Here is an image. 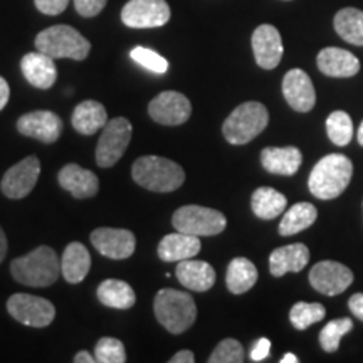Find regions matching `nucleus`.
<instances>
[{
    "mask_svg": "<svg viewBox=\"0 0 363 363\" xmlns=\"http://www.w3.org/2000/svg\"><path fill=\"white\" fill-rule=\"evenodd\" d=\"M7 311L13 320L30 328H45L56 316V308L51 301L27 293L12 294L7 299Z\"/></svg>",
    "mask_w": 363,
    "mask_h": 363,
    "instance_id": "1a4fd4ad",
    "label": "nucleus"
},
{
    "mask_svg": "<svg viewBox=\"0 0 363 363\" xmlns=\"http://www.w3.org/2000/svg\"><path fill=\"white\" fill-rule=\"evenodd\" d=\"M177 279L184 288L192 291H208L216 284V271L208 262L197 259H184L177 266Z\"/></svg>",
    "mask_w": 363,
    "mask_h": 363,
    "instance_id": "4be33fe9",
    "label": "nucleus"
},
{
    "mask_svg": "<svg viewBox=\"0 0 363 363\" xmlns=\"http://www.w3.org/2000/svg\"><path fill=\"white\" fill-rule=\"evenodd\" d=\"M148 115L163 126H180L187 123L192 115V104L179 91H163L150 101Z\"/></svg>",
    "mask_w": 363,
    "mask_h": 363,
    "instance_id": "9b49d317",
    "label": "nucleus"
},
{
    "mask_svg": "<svg viewBox=\"0 0 363 363\" xmlns=\"http://www.w3.org/2000/svg\"><path fill=\"white\" fill-rule=\"evenodd\" d=\"M57 182L74 199H91L99 190L98 177L76 163H67L62 167L57 174Z\"/></svg>",
    "mask_w": 363,
    "mask_h": 363,
    "instance_id": "6ab92c4d",
    "label": "nucleus"
},
{
    "mask_svg": "<svg viewBox=\"0 0 363 363\" xmlns=\"http://www.w3.org/2000/svg\"><path fill=\"white\" fill-rule=\"evenodd\" d=\"M299 358L296 355H293V353H286V355L281 358L279 363H298Z\"/></svg>",
    "mask_w": 363,
    "mask_h": 363,
    "instance_id": "49530a36",
    "label": "nucleus"
},
{
    "mask_svg": "<svg viewBox=\"0 0 363 363\" xmlns=\"http://www.w3.org/2000/svg\"><path fill=\"white\" fill-rule=\"evenodd\" d=\"M269 123V113L262 103L246 101L239 104L227 116L222 125L224 138L230 145H246L266 130Z\"/></svg>",
    "mask_w": 363,
    "mask_h": 363,
    "instance_id": "423d86ee",
    "label": "nucleus"
},
{
    "mask_svg": "<svg viewBox=\"0 0 363 363\" xmlns=\"http://www.w3.org/2000/svg\"><path fill=\"white\" fill-rule=\"evenodd\" d=\"M34 4L38 11L45 16H59L66 11L69 0H34Z\"/></svg>",
    "mask_w": 363,
    "mask_h": 363,
    "instance_id": "58836bf2",
    "label": "nucleus"
},
{
    "mask_svg": "<svg viewBox=\"0 0 363 363\" xmlns=\"http://www.w3.org/2000/svg\"><path fill=\"white\" fill-rule=\"evenodd\" d=\"M353 175V163L347 155L342 153H331L321 158L313 167L308 187L316 199L330 201L337 199L348 187Z\"/></svg>",
    "mask_w": 363,
    "mask_h": 363,
    "instance_id": "f03ea898",
    "label": "nucleus"
},
{
    "mask_svg": "<svg viewBox=\"0 0 363 363\" xmlns=\"http://www.w3.org/2000/svg\"><path fill=\"white\" fill-rule=\"evenodd\" d=\"M106 2L108 0H74V7L81 17H96Z\"/></svg>",
    "mask_w": 363,
    "mask_h": 363,
    "instance_id": "4c0bfd02",
    "label": "nucleus"
},
{
    "mask_svg": "<svg viewBox=\"0 0 363 363\" xmlns=\"http://www.w3.org/2000/svg\"><path fill=\"white\" fill-rule=\"evenodd\" d=\"M11 272L17 283L30 288H45L61 276V259L49 246H39L11 262Z\"/></svg>",
    "mask_w": 363,
    "mask_h": 363,
    "instance_id": "f257e3e1",
    "label": "nucleus"
},
{
    "mask_svg": "<svg viewBox=\"0 0 363 363\" xmlns=\"http://www.w3.org/2000/svg\"><path fill=\"white\" fill-rule=\"evenodd\" d=\"M318 217L316 207L310 202H299L294 203L291 208L286 211L279 224V234L283 238H289V235H294L301 230L308 229L315 224Z\"/></svg>",
    "mask_w": 363,
    "mask_h": 363,
    "instance_id": "c756f323",
    "label": "nucleus"
},
{
    "mask_svg": "<svg viewBox=\"0 0 363 363\" xmlns=\"http://www.w3.org/2000/svg\"><path fill=\"white\" fill-rule=\"evenodd\" d=\"M133 126L126 118H113L103 126V133L99 136L96 147V163L101 169H111L125 155L126 148L131 142Z\"/></svg>",
    "mask_w": 363,
    "mask_h": 363,
    "instance_id": "6e6552de",
    "label": "nucleus"
},
{
    "mask_svg": "<svg viewBox=\"0 0 363 363\" xmlns=\"http://www.w3.org/2000/svg\"><path fill=\"white\" fill-rule=\"evenodd\" d=\"M283 94L289 106L298 113H308L316 104V91L310 76L303 69L286 72L283 79Z\"/></svg>",
    "mask_w": 363,
    "mask_h": 363,
    "instance_id": "f3484780",
    "label": "nucleus"
},
{
    "mask_svg": "<svg viewBox=\"0 0 363 363\" xmlns=\"http://www.w3.org/2000/svg\"><path fill=\"white\" fill-rule=\"evenodd\" d=\"M40 174V162L38 157H26L12 165L0 182V190L9 199H24L33 192Z\"/></svg>",
    "mask_w": 363,
    "mask_h": 363,
    "instance_id": "f8f14e48",
    "label": "nucleus"
},
{
    "mask_svg": "<svg viewBox=\"0 0 363 363\" xmlns=\"http://www.w3.org/2000/svg\"><path fill=\"white\" fill-rule=\"evenodd\" d=\"M35 49L52 59L84 61L89 56L91 44L74 27L59 24L40 30L35 38Z\"/></svg>",
    "mask_w": 363,
    "mask_h": 363,
    "instance_id": "39448f33",
    "label": "nucleus"
},
{
    "mask_svg": "<svg viewBox=\"0 0 363 363\" xmlns=\"http://www.w3.org/2000/svg\"><path fill=\"white\" fill-rule=\"evenodd\" d=\"M131 177L140 187L152 192H175L185 182V172L179 163L158 155L140 157L131 167Z\"/></svg>",
    "mask_w": 363,
    "mask_h": 363,
    "instance_id": "7ed1b4c3",
    "label": "nucleus"
},
{
    "mask_svg": "<svg viewBox=\"0 0 363 363\" xmlns=\"http://www.w3.org/2000/svg\"><path fill=\"white\" fill-rule=\"evenodd\" d=\"M172 225L179 233H185L197 238H211L224 233L227 219L222 212L202 206H184L177 208L172 217Z\"/></svg>",
    "mask_w": 363,
    "mask_h": 363,
    "instance_id": "0eeeda50",
    "label": "nucleus"
},
{
    "mask_svg": "<svg viewBox=\"0 0 363 363\" xmlns=\"http://www.w3.org/2000/svg\"><path fill=\"white\" fill-rule=\"evenodd\" d=\"M244 360L242 345L234 338L222 340L208 357V363H242Z\"/></svg>",
    "mask_w": 363,
    "mask_h": 363,
    "instance_id": "e433bc0d",
    "label": "nucleus"
},
{
    "mask_svg": "<svg viewBox=\"0 0 363 363\" xmlns=\"http://www.w3.org/2000/svg\"><path fill=\"white\" fill-rule=\"evenodd\" d=\"M7 249H9V242H7V235L4 233L2 225H0V264H2L4 259L7 256Z\"/></svg>",
    "mask_w": 363,
    "mask_h": 363,
    "instance_id": "c03bdc74",
    "label": "nucleus"
},
{
    "mask_svg": "<svg viewBox=\"0 0 363 363\" xmlns=\"http://www.w3.org/2000/svg\"><path fill=\"white\" fill-rule=\"evenodd\" d=\"M257 267L246 257H235L229 262L225 272L227 289L234 294H244L257 283Z\"/></svg>",
    "mask_w": 363,
    "mask_h": 363,
    "instance_id": "cd10ccee",
    "label": "nucleus"
},
{
    "mask_svg": "<svg viewBox=\"0 0 363 363\" xmlns=\"http://www.w3.org/2000/svg\"><path fill=\"white\" fill-rule=\"evenodd\" d=\"M201 239L197 235L185 233H177L165 235L158 244V257L163 262H180L184 259H192L201 252Z\"/></svg>",
    "mask_w": 363,
    "mask_h": 363,
    "instance_id": "412c9836",
    "label": "nucleus"
},
{
    "mask_svg": "<svg viewBox=\"0 0 363 363\" xmlns=\"http://www.w3.org/2000/svg\"><path fill=\"white\" fill-rule=\"evenodd\" d=\"M310 283L325 296H337L353 283V272L342 262L321 261L311 267Z\"/></svg>",
    "mask_w": 363,
    "mask_h": 363,
    "instance_id": "4468645a",
    "label": "nucleus"
},
{
    "mask_svg": "<svg viewBox=\"0 0 363 363\" xmlns=\"http://www.w3.org/2000/svg\"><path fill=\"white\" fill-rule=\"evenodd\" d=\"M91 269V254L84 244L71 242L62 252L61 274L67 283L78 284Z\"/></svg>",
    "mask_w": 363,
    "mask_h": 363,
    "instance_id": "393cba45",
    "label": "nucleus"
},
{
    "mask_svg": "<svg viewBox=\"0 0 363 363\" xmlns=\"http://www.w3.org/2000/svg\"><path fill=\"white\" fill-rule=\"evenodd\" d=\"M326 315L325 306L321 303L299 301L289 311V321L296 330H306L311 325L321 321Z\"/></svg>",
    "mask_w": 363,
    "mask_h": 363,
    "instance_id": "473e14b6",
    "label": "nucleus"
},
{
    "mask_svg": "<svg viewBox=\"0 0 363 363\" xmlns=\"http://www.w3.org/2000/svg\"><path fill=\"white\" fill-rule=\"evenodd\" d=\"M130 56L136 65L145 67V69L155 72V74H165V72L169 71V61H167L163 56H160L158 52L152 51V49L138 45V48L131 49Z\"/></svg>",
    "mask_w": 363,
    "mask_h": 363,
    "instance_id": "c9c22d12",
    "label": "nucleus"
},
{
    "mask_svg": "<svg viewBox=\"0 0 363 363\" xmlns=\"http://www.w3.org/2000/svg\"><path fill=\"white\" fill-rule=\"evenodd\" d=\"M318 69L330 78H352L360 71V61L355 54L340 48H325L316 57Z\"/></svg>",
    "mask_w": 363,
    "mask_h": 363,
    "instance_id": "aec40b11",
    "label": "nucleus"
},
{
    "mask_svg": "<svg viewBox=\"0 0 363 363\" xmlns=\"http://www.w3.org/2000/svg\"><path fill=\"white\" fill-rule=\"evenodd\" d=\"M357 136H358V143H360L362 147H363V121H362L360 128H358V133H357Z\"/></svg>",
    "mask_w": 363,
    "mask_h": 363,
    "instance_id": "de8ad7c7",
    "label": "nucleus"
},
{
    "mask_svg": "<svg viewBox=\"0 0 363 363\" xmlns=\"http://www.w3.org/2000/svg\"><path fill=\"white\" fill-rule=\"evenodd\" d=\"M348 308L353 313V316H357L358 320L363 321V293H357L348 299Z\"/></svg>",
    "mask_w": 363,
    "mask_h": 363,
    "instance_id": "a19ab883",
    "label": "nucleus"
},
{
    "mask_svg": "<svg viewBox=\"0 0 363 363\" xmlns=\"http://www.w3.org/2000/svg\"><path fill=\"white\" fill-rule=\"evenodd\" d=\"M98 299L108 308L116 310H130L135 306L136 294L133 288L121 279H104L98 286Z\"/></svg>",
    "mask_w": 363,
    "mask_h": 363,
    "instance_id": "bb28decb",
    "label": "nucleus"
},
{
    "mask_svg": "<svg viewBox=\"0 0 363 363\" xmlns=\"http://www.w3.org/2000/svg\"><path fill=\"white\" fill-rule=\"evenodd\" d=\"M326 135L338 147H347L353 138V121L345 111H333L326 118Z\"/></svg>",
    "mask_w": 363,
    "mask_h": 363,
    "instance_id": "2f4dec72",
    "label": "nucleus"
},
{
    "mask_svg": "<svg viewBox=\"0 0 363 363\" xmlns=\"http://www.w3.org/2000/svg\"><path fill=\"white\" fill-rule=\"evenodd\" d=\"M252 52L257 66L262 69H274L283 57L284 48L279 30L271 24H262L252 33Z\"/></svg>",
    "mask_w": 363,
    "mask_h": 363,
    "instance_id": "dca6fc26",
    "label": "nucleus"
},
{
    "mask_svg": "<svg viewBox=\"0 0 363 363\" xmlns=\"http://www.w3.org/2000/svg\"><path fill=\"white\" fill-rule=\"evenodd\" d=\"M91 244L108 259H128L133 256L136 238L131 230L115 229V227H99L91 233Z\"/></svg>",
    "mask_w": 363,
    "mask_h": 363,
    "instance_id": "ddd939ff",
    "label": "nucleus"
},
{
    "mask_svg": "<svg viewBox=\"0 0 363 363\" xmlns=\"http://www.w3.org/2000/svg\"><path fill=\"white\" fill-rule=\"evenodd\" d=\"M9 98H11V88H9V83L0 76V111L7 106Z\"/></svg>",
    "mask_w": 363,
    "mask_h": 363,
    "instance_id": "79ce46f5",
    "label": "nucleus"
},
{
    "mask_svg": "<svg viewBox=\"0 0 363 363\" xmlns=\"http://www.w3.org/2000/svg\"><path fill=\"white\" fill-rule=\"evenodd\" d=\"M94 362H96V357H93L86 350H81L74 355V363H94Z\"/></svg>",
    "mask_w": 363,
    "mask_h": 363,
    "instance_id": "a18cd8bd",
    "label": "nucleus"
},
{
    "mask_svg": "<svg viewBox=\"0 0 363 363\" xmlns=\"http://www.w3.org/2000/svg\"><path fill=\"white\" fill-rule=\"evenodd\" d=\"M337 34L345 43L363 45V12L358 9L347 7L337 12L333 19Z\"/></svg>",
    "mask_w": 363,
    "mask_h": 363,
    "instance_id": "7c9ffc66",
    "label": "nucleus"
},
{
    "mask_svg": "<svg viewBox=\"0 0 363 363\" xmlns=\"http://www.w3.org/2000/svg\"><path fill=\"white\" fill-rule=\"evenodd\" d=\"M252 212L262 220H271L283 214L288 207V199L272 187H259L251 197Z\"/></svg>",
    "mask_w": 363,
    "mask_h": 363,
    "instance_id": "c85d7f7f",
    "label": "nucleus"
},
{
    "mask_svg": "<svg viewBox=\"0 0 363 363\" xmlns=\"http://www.w3.org/2000/svg\"><path fill=\"white\" fill-rule=\"evenodd\" d=\"M21 69L27 83L34 88L49 89L57 81V67L54 65V59L38 49L22 57Z\"/></svg>",
    "mask_w": 363,
    "mask_h": 363,
    "instance_id": "a211bd4d",
    "label": "nucleus"
},
{
    "mask_svg": "<svg viewBox=\"0 0 363 363\" xmlns=\"http://www.w3.org/2000/svg\"><path fill=\"white\" fill-rule=\"evenodd\" d=\"M303 163V155L296 147H267L261 152V165L274 175L291 177Z\"/></svg>",
    "mask_w": 363,
    "mask_h": 363,
    "instance_id": "b1692460",
    "label": "nucleus"
},
{
    "mask_svg": "<svg viewBox=\"0 0 363 363\" xmlns=\"http://www.w3.org/2000/svg\"><path fill=\"white\" fill-rule=\"evenodd\" d=\"M194 362H195L194 352L190 350H182L170 358V363H194Z\"/></svg>",
    "mask_w": 363,
    "mask_h": 363,
    "instance_id": "37998d69",
    "label": "nucleus"
},
{
    "mask_svg": "<svg viewBox=\"0 0 363 363\" xmlns=\"http://www.w3.org/2000/svg\"><path fill=\"white\" fill-rule=\"evenodd\" d=\"M157 321L170 333L180 335L187 331L195 323L197 318V305L189 293L179 289H160L153 303Z\"/></svg>",
    "mask_w": 363,
    "mask_h": 363,
    "instance_id": "20e7f679",
    "label": "nucleus"
},
{
    "mask_svg": "<svg viewBox=\"0 0 363 363\" xmlns=\"http://www.w3.org/2000/svg\"><path fill=\"white\" fill-rule=\"evenodd\" d=\"M170 16L165 0H130L121 11V21L130 29H155L165 26Z\"/></svg>",
    "mask_w": 363,
    "mask_h": 363,
    "instance_id": "9d476101",
    "label": "nucleus"
},
{
    "mask_svg": "<svg viewBox=\"0 0 363 363\" xmlns=\"http://www.w3.org/2000/svg\"><path fill=\"white\" fill-rule=\"evenodd\" d=\"M271 352V342L267 338H259L251 348V360L252 362H262L269 357Z\"/></svg>",
    "mask_w": 363,
    "mask_h": 363,
    "instance_id": "ea45409f",
    "label": "nucleus"
},
{
    "mask_svg": "<svg viewBox=\"0 0 363 363\" xmlns=\"http://www.w3.org/2000/svg\"><path fill=\"white\" fill-rule=\"evenodd\" d=\"M17 131L43 143H54L62 133V120L52 111H30L17 120Z\"/></svg>",
    "mask_w": 363,
    "mask_h": 363,
    "instance_id": "2eb2a0df",
    "label": "nucleus"
},
{
    "mask_svg": "<svg viewBox=\"0 0 363 363\" xmlns=\"http://www.w3.org/2000/svg\"><path fill=\"white\" fill-rule=\"evenodd\" d=\"M72 126L81 135L91 136L103 128L108 123L106 108L94 99L81 101L72 111Z\"/></svg>",
    "mask_w": 363,
    "mask_h": 363,
    "instance_id": "a878e982",
    "label": "nucleus"
},
{
    "mask_svg": "<svg viewBox=\"0 0 363 363\" xmlns=\"http://www.w3.org/2000/svg\"><path fill=\"white\" fill-rule=\"evenodd\" d=\"M353 328V321L350 318H340V320L330 321L323 330L320 331V343L321 348L326 353H333L340 348V342L347 333H350Z\"/></svg>",
    "mask_w": 363,
    "mask_h": 363,
    "instance_id": "72a5a7b5",
    "label": "nucleus"
},
{
    "mask_svg": "<svg viewBox=\"0 0 363 363\" xmlns=\"http://www.w3.org/2000/svg\"><path fill=\"white\" fill-rule=\"evenodd\" d=\"M310 261V249L305 244L296 242L274 249L269 256V271L272 276L281 278L286 272L303 271Z\"/></svg>",
    "mask_w": 363,
    "mask_h": 363,
    "instance_id": "5701e85b",
    "label": "nucleus"
},
{
    "mask_svg": "<svg viewBox=\"0 0 363 363\" xmlns=\"http://www.w3.org/2000/svg\"><path fill=\"white\" fill-rule=\"evenodd\" d=\"M94 357H96L98 363H125V345L118 338L103 337L94 347Z\"/></svg>",
    "mask_w": 363,
    "mask_h": 363,
    "instance_id": "f704fd0d",
    "label": "nucleus"
}]
</instances>
